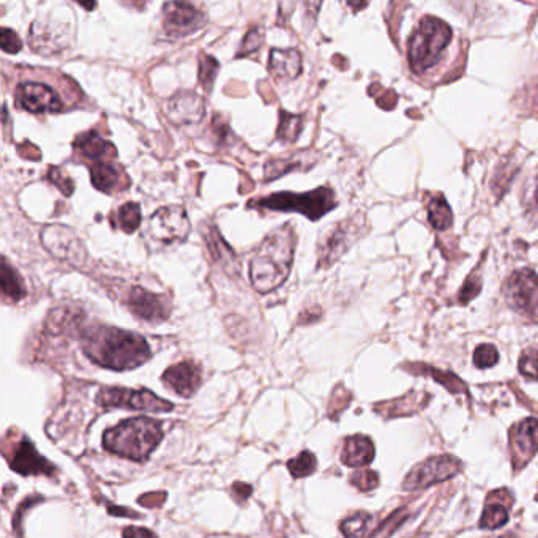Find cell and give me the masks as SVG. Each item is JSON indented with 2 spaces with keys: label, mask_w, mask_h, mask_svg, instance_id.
Instances as JSON below:
<instances>
[{
  "label": "cell",
  "mask_w": 538,
  "mask_h": 538,
  "mask_svg": "<svg viewBox=\"0 0 538 538\" xmlns=\"http://www.w3.org/2000/svg\"><path fill=\"white\" fill-rule=\"evenodd\" d=\"M511 461L519 471L538 451V420L525 418L510 430Z\"/></svg>",
  "instance_id": "7c38bea8"
},
{
  "label": "cell",
  "mask_w": 538,
  "mask_h": 538,
  "mask_svg": "<svg viewBox=\"0 0 538 538\" xmlns=\"http://www.w3.org/2000/svg\"><path fill=\"white\" fill-rule=\"evenodd\" d=\"M482 290V282L478 276L471 275L469 280L466 282L465 288L461 290V302L467 303L471 300L472 297H475L478 294V290Z\"/></svg>",
  "instance_id": "7bdbcfd3"
},
{
  "label": "cell",
  "mask_w": 538,
  "mask_h": 538,
  "mask_svg": "<svg viewBox=\"0 0 538 538\" xmlns=\"http://www.w3.org/2000/svg\"><path fill=\"white\" fill-rule=\"evenodd\" d=\"M535 199H537V206H538V185H537V193H535Z\"/></svg>",
  "instance_id": "681fc988"
},
{
  "label": "cell",
  "mask_w": 538,
  "mask_h": 538,
  "mask_svg": "<svg viewBox=\"0 0 538 538\" xmlns=\"http://www.w3.org/2000/svg\"><path fill=\"white\" fill-rule=\"evenodd\" d=\"M160 422L148 417L130 418L106 431L103 436L105 449L131 461H147L152 451L162 442Z\"/></svg>",
  "instance_id": "3957f363"
},
{
  "label": "cell",
  "mask_w": 538,
  "mask_h": 538,
  "mask_svg": "<svg viewBox=\"0 0 538 538\" xmlns=\"http://www.w3.org/2000/svg\"><path fill=\"white\" fill-rule=\"evenodd\" d=\"M371 517L368 513H357V515H352L348 519H344L341 525H340V529L344 534V537L348 538H358L364 535L366 529H368V525H370Z\"/></svg>",
  "instance_id": "d6a6232c"
},
{
  "label": "cell",
  "mask_w": 538,
  "mask_h": 538,
  "mask_svg": "<svg viewBox=\"0 0 538 538\" xmlns=\"http://www.w3.org/2000/svg\"><path fill=\"white\" fill-rule=\"evenodd\" d=\"M269 70L280 81L296 80L302 73V55L297 49H272Z\"/></svg>",
  "instance_id": "44dd1931"
},
{
  "label": "cell",
  "mask_w": 538,
  "mask_h": 538,
  "mask_svg": "<svg viewBox=\"0 0 538 538\" xmlns=\"http://www.w3.org/2000/svg\"><path fill=\"white\" fill-rule=\"evenodd\" d=\"M206 22V13L189 2H166L163 5V29L171 38L195 34Z\"/></svg>",
  "instance_id": "30bf717a"
},
{
  "label": "cell",
  "mask_w": 538,
  "mask_h": 538,
  "mask_svg": "<svg viewBox=\"0 0 538 538\" xmlns=\"http://www.w3.org/2000/svg\"><path fill=\"white\" fill-rule=\"evenodd\" d=\"M519 371L529 379H538V348L525 350L519 358Z\"/></svg>",
  "instance_id": "8d00e7d4"
},
{
  "label": "cell",
  "mask_w": 538,
  "mask_h": 538,
  "mask_svg": "<svg viewBox=\"0 0 538 538\" xmlns=\"http://www.w3.org/2000/svg\"><path fill=\"white\" fill-rule=\"evenodd\" d=\"M422 371H426L425 374H430L434 381H438L439 383H442L447 391L450 393H466L465 382L461 379H458L455 374L451 373H445V371L434 370L431 366H422Z\"/></svg>",
  "instance_id": "836d02e7"
},
{
  "label": "cell",
  "mask_w": 538,
  "mask_h": 538,
  "mask_svg": "<svg viewBox=\"0 0 538 538\" xmlns=\"http://www.w3.org/2000/svg\"><path fill=\"white\" fill-rule=\"evenodd\" d=\"M128 308L142 321L162 323L169 317L171 303L162 294H152L142 288H133L128 297Z\"/></svg>",
  "instance_id": "5bb4252c"
},
{
  "label": "cell",
  "mask_w": 538,
  "mask_h": 538,
  "mask_svg": "<svg viewBox=\"0 0 538 538\" xmlns=\"http://www.w3.org/2000/svg\"><path fill=\"white\" fill-rule=\"evenodd\" d=\"M374 458V444L366 436H352L344 442L341 461L349 467L370 465Z\"/></svg>",
  "instance_id": "603a6c76"
},
{
  "label": "cell",
  "mask_w": 538,
  "mask_h": 538,
  "mask_svg": "<svg viewBox=\"0 0 538 538\" xmlns=\"http://www.w3.org/2000/svg\"><path fill=\"white\" fill-rule=\"evenodd\" d=\"M428 218H430V223L434 229L445 231V229L450 228L453 216H451L449 204L445 202L442 196H438V198H434L430 202V206H428Z\"/></svg>",
  "instance_id": "f546056e"
},
{
  "label": "cell",
  "mask_w": 538,
  "mask_h": 538,
  "mask_svg": "<svg viewBox=\"0 0 538 538\" xmlns=\"http://www.w3.org/2000/svg\"><path fill=\"white\" fill-rule=\"evenodd\" d=\"M74 147L78 148L82 156H86L90 160H95V162L117 156L114 146L111 142L105 141L95 131H88L86 135L80 136L74 141Z\"/></svg>",
  "instance_id": "d4e9b609"
},
{
  "label": "cell",
  "mask_w": 538,
  "mask_h": 538,
  "mask_svg": "<svg viewBox=\"0 0 538 538\" xmlns=\"http://www.w3.org/2000/svg\"><path fill=\"white\" fill-rule=\"evenodd\" d=\"M430 401V395L424 391H412L409 395L403 398H398L393 401L377 404L376 411L382 414L383 417H403L409 414L422 411L425 406Z\"/></svg>",
  "instance_id": "7402d4cb"
},
{
  "label": "cell",
  "mask_w": 538,
  "mask_h": 538,
  "mask_svg": "<svg viewBox=\"0 0 538 538\" xmlns=\"http://www.w3.org/2000/svg\"><path fill=\"white\" fill-rule=\"evenodd\" d=\"M500 538H515V537H513V535H504V537H500Z\"/></svg>",
  "instance_id": "f907efd6"
},
{
  "label": "cell",
  "mask_w": 538,
  "mask_h": 538,
  "mask_svg": "<svg viewBox=\"0 0 538 538\" xmlns=\"http://www.w3.org/2000/svg\"><path fill=\"white\" fill-rule=\"evenodd\" d=\"M133 510H127V509H119V507H109V513L111 515H121V517H130V518H138L139 515L138 513H131Z\"/></svg>",
  "instance_id": "7dc6e473"
},
{
  "label": "cell",
  "mask_w": 538,
  "mask_h": 538,
  "mask_svg": "<svg viewBox=\"0 0 538 538\" xmlns=\"http://www.w3.org/2000/svg\"><path fill=\"white\" fill-rule=\"evenodd\" d=\"M350 483L360 492H371L379 484V477H377L376 472L373 471L354 472L350 477Z\"/></svg>",
  "instance_id": "f35d334b"
},
{
  "label": "cell",
  "mask_w": 538,
  "mask_h": 538,
  "mask_svg": "<svg viewBox=\"0 0 538 538\" xmlns=\"http://www.w3.org/2000/svg\"><path fill=\"white\" fill-rule=\"evenodd\" d=\"M206 239H207V247H209L210 253L214 256L216 263L229 264L234 259V251L229 248L226 243L223 242L222 236L218 234L216 228L210 229V232L206 236Z\"/></svg>",
  "instance_id": "1f68e13d"
},
{
  "label": "cell",
  "mask_w": 538,
  "mask_h": 538,
  "mask_svg": "<svg viewBox=\"0 0 538 538\" xmlns=\"http://www.w3.org/2000/svg\"><path fill=\"white\" fill-rule=\"evenodd\" d=\"M303 115L290 114L286 111L280 113V123L276 130V138L283 142H296L302 133Z\"/></svg>",
  "instance_id": "83f0119b"
},
{
  "label": "cell",
  "mask_w": 538,
  "mask_h": 538,
  "mask_svg": "<svg viewBox=\"0 0 538 538\" xmlns=\"http://www.w3.org/2000/svg\"><path fill=\"white\" fill-rule=\"evenodd\" d=\"M43 247L55 256L57 259L73 264L74 267H81L88 259V251L84 248L80 237L76 236L73 229L61 224L46 226L41 231Z\"/></svg>",
  "instance_id": "9c48e42d"
},
{
  "label": "cell",
  "mask_w": 538,
  "mask_h": 538,
  "mask_svg": "<svg viewBox=\"0 0 538 538\" xmlns=\"http://www.w3.org/2000/svg\"><path fill=\"white\" fill-rule=\"evenodd\" d=\"M166 114L177 125H196L206 115V103L195 92H179L169 100Z\"/></svg>",
  "instance_id": "2e32d148"
},
{
  "label": "cell",
  "mask_w": 538,
  "mask_h": 538,
  "mask_svg": "<svg viewBox=\"0 0 538 538\" xmlns=\"http://www.w3.org/2000/svg\"><path fill=\"white\" fill-rule=\"evenodd\" d=\"M201 368L193 362L174 365L163 374V382L183 398H189L201 385Z\"/></svg>",
  "instance_id": "ac0fdd59"
},
{
  "label": "cell",
  "mask_w": 538,
  "mask_h": 538,
  "mask_svg": "<svg viewBox=\"0 0 538 538\" xmlns=\"http://www.w3.org/2000/svg\"><path fill=\"white\" fill-rule=\"evenodd\" d=\"M451 40V29L444 21L426 16L409 40L408 59L414 73H424L438 63Z\"/></svg>",
  "instance_id": "277c9868"
},
{
  "label": "cell",
  "mask_w": 538,
  "mask_h": 538,
  "mask_svg": "<svg viewBox=\"0 0 538 538\" xmlns=\"http://www.w3.org/2000/svg\"><path fill=\"white\" fill-rule=\"evenodd\" d=\"M499 352L492 344H480L475 352H474V364L480 370L483 368H492L498 364Z\"/></svg>",
  "instance_id": "d590c367"
},
{
  "label": "cell",
  "mask_w": 538,
  "mask_h": 538,
  "mask_svg": "<svg viewBox=\"0 0 538 538\" xmlns=\"http://www.w3.org/2000/svg\"><path fill=\"white\" fill-rule=\"evenodd\" d=\"M251 492H253V488L247 483H234L232 486V496L236 498V500H247V499L251 496Z\"/></svg>",
  "instance_id": "bcb514c9"
},
{
  "label": "cell",
  "mask_w": 538,
  "mask_h": 538,
  "mask_svg": "<svg viewBox=\"0 0 538 538\" xmlns=\"http://www.w3.org/2000/svg\"><path fill=\"white\" fill-rule=\"evenodd\" d=\"M18 100L22 108L34 114L59 113L63 108L59 94L41 82H22L18 88Z\"/></svg>",
  "instance_id": "4fadbf2b"
},
{
  "label": "cell",
  "mask_w": 538,
  "mask_h": 538,
  "mask_svg": "<svg viewBox=\"0 0 538 538\" xmlns=\"http://www.w3.org/2000/svg\"><path fill=\"white\" fill-rule=\"evenodd\" d=\"M97 403L103 408H127L136 411L171 412L174 409L172 403L160 399L146 389L130 391L121 387H106L101 389Z\"/></svg>",
  "instance_id": "52a82bcc"
},
{
  "label": "cell",
  "mask_w": 538,
  "mask_h": 538,
  "mask_svg": "<svg viewBox=\"0 0 538 538\" xmlns=\"http://www.w3.org/2000/svg\"><path fill=\"white\" fill-rule=\"evenodd\" d=\"M70 41V35L65 34V30L61 24H51V22H41L35 21L30 28V46L35 53L40 55H55L59 53L63 47H67Z\"/></svg>",
  "instance_id": "e0dca14e"
},
{
  "label": "cell",
  "mask_w": 538,
  "mask_h": 538,
  "mask_svg": "<svg viewBox=\"0 0 538 538\" xmlns=\"http://www.w3.org/2000/svg\"><path fill=\"white\" fill-rule=\"evenodd\" d=\"M0 282L2 290L5 296L10 297L14 302L21 300L26 296V286L22 283L20 273L8 264L7 257H2V267H0Z\"/></svg>",
  "instance_id": "484cf974"
},
{
  "label": "cell",
  "mask_w": 538,
  "mask_h": 538,
  "mask_svg": "<svg viewBox=\"0 0 538 538\" xmlns=\"http://www.w3.org/2000/svg\"><path fill=\"white\" fill-rule=\"evenodd\" d=\"M0 45L8 55H18L22 49L20 35L13 32L12 29L4 28L0 30Z\"/></svg>",
  "instance_id": "60d3db41"
},
{
  "label": "cell",
  "mask_w": 538,
  "mask_h": 538,
  "mask_svg": "<svg viewBox=\"0 0 538 538\" xmlns=\"http://www.w3.org/2000/svg\"><path fill=\"white\" fill-rule=\"evenodd\" d=\"M511 504H513V498L507 490L492 492L484 505L483 515L480 518V527L494 531L507 525V521L510 518L509 509Z\"/></svg>",
  "instance_id": "ffe728a7"
},
{
  "label": "cell",
  "mask_w": 538,
  "mask_h": 538,
  "mask_svg": "<svg viewBox=\"0 0 538 538\" xmlns=\"http://www.w3.org/2000/svg\"><path fill=\"white\" fill-rule=\"evenodd\" d=\"M218 67H220L218 62L212 55H201V57H199V84L207 92L212 90V86L215 82Z\"/></svg>",
  "instance_id": "e575fe53"
},
{
  "label": "cell",
  "mask_w": 538,
  "mask_h": 538,
  "mask_svg": "<svg viewBox=\"0 0 538 538\" xmlns=\"http://www.w3.org/2000/svg\"><path fill=\"white\" fill-rule=\"evenodd\" d=\"M90 174L95 189H100L103 193H113L119 189H125L130 183L127 177L121 174L119 169L108 163H95L90 168Z\"/></svg>",
  "instance_id": "cb8c5ba5"
},
{
  "label": "cell",
  "mask_w": 538,
  "mask_h": 538,
  "mask_svg": "<svg viewBox=\"0 0 538 538\" xmlns=\"http://www.w3.org/2000/svg\"><path fill=\"white\" fill-rule=\"evenodd\" d=\"M139 224H141V207L136 202L123 204L115 214V226H119L128 234L135 232L136 229L139 228Z\"/></svg>",
  "instance_id": "f1b7e54d"
},
{
  "label": "cell",
  "mask_w": 538,
  "mask_h": 538,
  "mask_svg": "<svg viewBox=\"0 0 538 538\" xmlns=\"http://www.w3.org/2000/svg\"><path fill=\"white\" fill-rule=\"evenodd\" d=\"M164 499H166L164 492H150V494H144V496L138 499V502L144 505V507L152 509V507H160L164 502Z\"/></svg>",
  "instance_id": "ee69618b"
},
{
  "label": "cell",
  "mask_w": 538,
  "mask_h": 538,
  "mask_svg": "<svg viewBox=\"0 0 538 538\" xmlns=\"http://www.w3.org/2000/svg\"><path fill=\"white\" fill-rule=\"evenodd\" d=\"M308 154H302V152H297L292 156H288V158H278V160H273V162H270L267 164V169H265V181L267 182H272V181H275V179H280L282 175L288 174L290 171H297V169H302L303 164H305V158H307Z\"/></svg>",
  "instance_id": "4316f807"
},
{
  "label": "cell",
  "mask_w": 538,
  "mask_h": 538,
  "mask_svg": "<svg viewBox=\"0 0 538 538\" xmlns=\"http://www.w3.org/2000/svg\"><path fill=\"white\" fill-rule=\"evenodd\" d=\"M80 5L88 8V10H94V8L97 7V4H84V2H80Z\"/></svg>",
  "instance_id": "c3c4849f"
},
{
  "label": "cell",
  "mask_w": 538,
  "mask_h": 538,
  "mask_svg": "<svg viewBox=\"0 0 538 538\" xmlns=\"http://www.w3.org/2000/svg\"><path fill=\"white\" fill-rule=\"evenodd\" d=\"M249 207L278 210V212H298L302 215L308 216L313 222H316L327 212L337 207V198L329 187H321L305 195L275 193L249 202Z\"/></svg>",
  "instance_id": "5b68a950"
},
{
  "label": "cell",
  "mask_w": 538,
  "mask_h": 538,
  "mask_svg": "<svg viewBox=\"0 0 538 538\" xmlns=\"http://www.w3.org/2000/svg\"><path fill=\"white\" fill-rule=\"evenodd\" d=\"M316 457L311 451H302L298 457L290 459L288 469L292 474V477L302 478L308 477L316 471Z\"/></svg>",
  "instance_id": "4dcf8cb0"
},
{
  "label": "cell",
  "mask_w": 538,
  "mask_h": 538,
  "mask_svg": "<svg viewBox=\"0 0 538 538\" xmlns=\"http://www.w3.org/2000/svg\"><path fill=\"white\" fill-rule=\"evenodd\" d=\"M122 535L123 538H156L154 532L144 529V527H135V525L127 527Z\"/></svg>",
  "instance_id": "f6af8a7d"
},
{
  "label": "cell",
  "mask_w": 538,
  "mask_h": 538,
  "mask_svg": "<svg viewBox=\"0 0 538 538\" xmlns=\"http://www.w3.org/2000/svg\"><path fill=\"white\" fill-rule=\"evenodd\" d=\"M47 179L51 181V182L55 183L57 189H61L62 193L65 196L73 195L74 183L70 177H68L67 172L61 168H51L47 171Z\"/></svg>",
  "instance_id": "ab89813d"
},
{
  "label": "cell",
  "mask_w": 538,
  "mask_h": 538,
  "mask_svg": "<svg viewBox=\"0 0 538 538\" xmlns=\"http://www.w3.org/2000/svg\"><path fill=\"white\" fill-rule=\"evenodd\" d=\"M297 236L292 224L275 229L257 247L249 263L251 284L259 294L278 290L288 280L296 251Z\"/></svg>",
  "instance_id": "7a4b0ae2"
},
{
  "label": "cell",
  "mask_w": 538,
  "mask_h": 538,
  "mask_svg": "<svg viewBox=\"0 0 538 538\" xmlns=\"http://www.w3.org/2000/svg\"><path fill=\"white\" fill-rule=\"evenodd\" d=\"M507 297L515 310L535 315L538 308V276L529 269L518 270L509 278Z\"/></svg>",
  "instance_id": "8fae6325"
},
{
  "label": "cell",
  "mask_w": 538,
  "mask_h": 538,
  "mask_svg": "<svg viewBox=\"0 0 538 538\" xmlns=\"http://www.w3.org/2000/svg\"><path fill=\"white\" fill-rule=\"evenodd\" d=\"M82 350L86 356L103 368L133 370L146 364L152 352L147 341L133 332L95 325L82 333Z\"/></svg>",
  "instance_id": "6da1fadb"
},
{
  "label": "cell",
  "mask_w": 538,
  "mask_h": 538,
  "mask_svg": "<svg viewBox=\"0 0 538 538\" xmlns=\"http://www.w3.org/2000/svg\"><path fill=\"white\" fill-rule=\"evenodd\" d=\"M461 471V461L450 455H441L416 466L404 478L403 490L416 492L455 477Z\"/></svg>",
  "instance_id": "ba28073f"
},
{
  "label": "cell",
  "mask_w": 538,
  "mask_h": 538,
  "mask_svg": "<svg viewBox=\"0 0 538 538\" xmlns=\"http://www.w3.org/2000/svg\"><path fill=\"white\" fill-rule=\"evenodd\" d=\"M356 228L357 226L350 224V222L340 223L333 228L319 248V267H330V264L335 263L338 257L349 248L352 239L356 237Z\"/></svg>",
  "instance_id": "d6986e66"
},
{
  "label": "cell",
  "mask_w": 538,
  "mask_h": 538,
  "mask_svg": "<svg viewBox=\"0 0 538 538\" xmlns=\"http://www.w3.org/2000/svg\"><path fill=\"white\" fill-rule=\"evenodd\" d=\"M349 403V391H344L343 387H338L337 391H333V395H332V401H330V417L337 418V414L343 412L344 408H346V406H348Z\"/></svg>",
  "instance_id": "b9f144b4"
},
{
  "label": "cell",
  "mask_w": 538,
  "mask_h": 538,
  "mask_svg": "<svg viewBox=\"0 0 538 538\" xmlns=\"http://www.w3.org/2000/svg\"><path fill=\"white\" fill-rule=\"evenodd\" d=\"M263 32L261 29H249L248 34L243 38L240 51L237 53V57H245V55H253L259 47L263 46Z\"/></svg>",
  "instance_id": "74e56055"
},
{
  "label": "cell",
  "mask_w": 538,
  "mask_h": 538,
  "mask_svg": "<svg viewBox=\"0 0 538 538\" xmlns=\"http://www.w3.org/2000/svg\"><path fill=\"white\" fill-rule=\"evenodd\" d=\"M189 216L187 212L179 206H168L156 210L154 215L148 218L146 236L154 242L171 243L183 242L189 234Z\"/></svg>",
  "instance_id": "8992f818"
},
{
  "label": "cell",
  "mask_w": 538,
  "mask_h": 538,
  "mask_svg": "<svg viewBox=\"0 0 538 538\" xmlns=\"http://www.w3.org/2000/svg\"><path fill=\"white\" fill-rule=\"evenodd\" d=\"M10 466L21 475H55V466L35 450L34 444L28 438L22 439L20 444L14 447Z\"/></svg>",
  "instance_id": "9a60e30c"
}]
</instances>
